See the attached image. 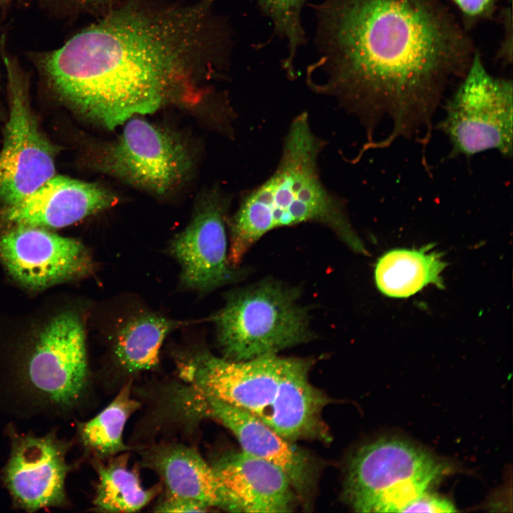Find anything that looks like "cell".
Instances as JSON below:
<instances>
[{"label": "cell", "mask_w": 513, "mask_h": 513, "mask_svg": "<svg viewBox=\"0 0 513 513\" xmlns=\"http://www.w3.org/2000/svg\"><path fill=\"white\" fill-rule=\"evenodd\" d=\"M321 56L311 82L335 97L363 126L369 149L387 128L426 144L452 80L474 56L467 35L437 0H328L318 6Z\"/></svg>", "instance_id": "6da1fadb"}, {"label": "cell", "mask_w": 513, "mask_h": 513, "mask_svg": "<svg viewBox=\"0 0 513 513\" xmlns=\"http://www.w3.org/2000/svg\"><path fill=\"white\" fill-rule=\"evenodd\" d=\"M214 0L152 9L125 5L33 58L51 90L113 130L177 100L205 46Z\"/></svg>", "instance_id": "7a4b0ae2"}, {"label": "cell", "mask_w": 513, "mask_h": 513, "mask_svg": "<svg viewBox=\"0 0 513 513\" xmlns=\"http://www.w3.org/2000/svg\"><path fill=\"white\" fill-rule=\"evenodd\" d=\"M311 365L278 355L236 361L200 351L178 366L189 388L249 413L287 440L329 442L322 416L329 399L311 383Z\"/></svg>", "instance_id": "3957f363"}, {"label": "cell", "mask_w": 513, "mask_h": 513, "mask_svg": "<svg viewBox=\"0 0 513 513\" xmlns=\"http://www.w3.org/2000/svg\"><path fill=\"white\" fill-rule=\"evenodd\" d=\"M324 145L306 113L293 120L276 170L244 196L230 219L228 256L232 266L267 232L304 222L323 224L351 248L364 252L343 201L321 181L318 157Z\"/></svg>", "instance_id": "277c9868"}, {"label": "cell", "mask_w": 513, "mask_h": 513, "mask_svg": "<svg viewBox=\"0 0 513 513\" xmlns=\"http://www.w3.org/2000/svg\"><path fill=\"white\" fill-rule=\"evenodd\" d=\"M214 321L223 357L236 361L277 355L314 338L296 291L274 280L234 291Z\"/></svg>", "instance_id": "5b68a950"}, {"label": "cell", "mask_w": 513, "mask_h": 513, "mask_svg": "<svg viewBox=\"0 0 513 513\" xmlns=\"http://www.w3.org/2000/svg\"><path fill=\"white\" fill-rule=\"evenodd\" d=\"M442 467L414 445L380 438L361 447L347 469L343 497L358 512H403L427 492Z\"/></svg>", "instance_id": "8992f818"}, {"label": "cell", "mask_w": 513, "mask_h": 513, "mask_svg": "<svg viewBox=\"0 0 513 513\" xmlns=\"http://www.w3.org/2000/svg\"><path fill=\"white\" fill-rule=\"evenodd\" d=\"M513 86L511 80L492 76L478 53L446 101L437 128L447 138L450 157L496 150L513 154Z\"/></svg>", "instance_id": "52a82bcc"}, {"label": "cell", "mask_w": 513, "mask_h": 513, "mask_svg": "<svg viewBox=\"0 0 513 513\" xmlns=\"http://www.w3.org/2000/svg\"><path fill=\"white\" fill-rule=\"evenodd\" d=\"M126 122L116 138L90 149L88 165L154 195L176 188L192 166L185 144L171 132L144 119L133 117Z\"/></svg>", "instance_id": "ba28073f"}, {"label": "cell", "mask_w": 513, "mask_h": 513, "mask_svg": "<svg viewBox=\"0 0 513 513\" xmlns=\"http://www.w3.org/2000/svg\"><path fill=\"white\" fill-rule=\"evenodd\" d=\"M8 81L9 114L0 152V202L21 200L55 175V148L32 111L28 81L17 62L3 53Z\"/></svg>", "instance_id": "9c48e42d"}, {"label": "cell", "mask_w": 513, "mask_h": 513, "mask_svg": "<svg viewBox=\"0 0 513 513\" xmlns=\"http://www.w3.org/2000/svg\"><path fill=\"white\" fill-rule=\"evenodd\" d=\"M88 361L83 321L72 311L53 316L27 352L21 378L41 400L59 408L76 403L87 384Z\"/></svg>", "instance_id": "30bf717a"}, {"label": "cell", "mask_w": 513, "mask_h": 513, "mask_svg": "<svg viewBox=\"0 0 513 513\" xmlns=\"http://www.w3.org/2000/svg\"><path fill=\"white\" fill-rule=\"evenodd\" d=\"M175 406L189 418H209L230 430L242 450L280 467L297 496L307 499L314 489L315 465L311 456L260 420L237 407L189 388L180 390Z\"/></svg>", "instance_id": "8fae6325"}, {"label": "cell", "mask_w": 513, "mask_h": 513, "mask_svg": "<svg viewBox=\"0 0 513 513\" xmlns=\"http://www.w3.org/2000/svg\"><path fill=\"white\" fill-rule=\"evenodd\" d=\"M0 259L18 283L33 290L83 277L93 268L79 241L38 227H15L2 235Z\"/></svg>", "instance_id": "7c38bea8"}, {"label": "cell", "mask_w": 513, "mask_h": 513, "mask_svg": "<svg viewBox=\"0 0 513 513\" xmlns=\"http://www.w3.org/2000/svg\"><path fill=\"white\" fill-rule=\"evenodd\" d=\"M227 205L218 193L212 195L171 242L170 251L180 265L181 281L188 288L211 291L237 276L229 261Z\"/></svg>", "instance_id": "4fadbf2b"}, {"label": "cell", "mask_w": 513, "mask_h": 513, "mask_svg": "<svg viewBox=\"0 0 513 513\" xmlns=\"http://www.w3.org/2000/svg\"><path fill=\"white\" fill-rule=\"evenodd\" d=\"M66 450L52 434L14 439L4 479L18 507L32 512L64 504Z\"/></svg>", "instance_id": "5bb4252c"}, {"label": "cell", "mask_w": 513, "mask_h": 513, "mask_svg": "<svg viewBox=\"0 0 513 513\" xmlns=\"http://www.w3.org/2000/svg\"><path fill=\"white\" fill-rule=\"evenodd\" d=\"M117 200L98 183L54 175L21 200L4 206L0 217L15 227L61 228L110 208Z\"/></svg>", "instance_id": "9a60e30c"}, {"label": "cell", "mask_w": 513, "mask_h": 513, "mask_svg": "<svg viewBox=\"0 0 513 513\" xmlns=\"http://www.w3.org/2000/svg\"><path fill=\"white\" fill-rule=\"evenodd\" d=\"M212 467L234 512L293 510L297 495L287 475L276 465L242 450L222 457Z\"/></svg>", "instance_id": "2e32d148"}, {"label": "cell", "mask_w": 513, "mask_h": 513, "mask_svg": "<svg viewBox=\"0 0 513 513\" xmlns=\"http://www.w3.org/2000/svg\"><path fill=\"white\" fill-rule=\"evenodd\" d=\"M149 466L160 476L165 495L190 500L207 507L233 512L213 467L193 447L168 445L150 450Z\"/></svg>", "instance_id": "e0dca14e"}, {"label": "cell", "mask_w": 513, "mask_h": 513, "mask_svg": "<svg viewBox=\"0 0 513 513\" xmlns=\"http://www.w3.org/2000/svg\"><path fill=\"white\" fill-rule=\"evenodd\" d=\"M445 263L429 246L420 249H395L383 255L375 269L378 289L384 295L406 298L425 286H443Z\"/></svg>", "instance_id": "ac0fdd59"}, {"label": "cell", "mask_w": 513, "mask_h": 513, "mask_svg": "<svg viewBox=\"0 0 513 513\" xmlns=\"http://www.w3.org/2000/svg\"><path fill=\"white\" fill-rule=\"evenodd\" d=\"M97 470L98 483L93 500L97 511L136 512L147 505L161 489L160 485L145 488L138 473L128 467L126 455L99 464Z\"/></svg>", "instance_id": "d6986e66"}, {"label": "cell", "mask_w": 513, "mask_h": 513, "mask_svg": "<svg viewBox=\"0 0 513 513\" xmlns=\"http://www.w3.org/2000/svg\"><path fill=\"white\" fill-rule=\"evenodd\" d=\"M177 321L155 315H142L128 321L118 335L115 355L130 373L148 370L159 363L160 351Z\"/></svg>", "instance_id": "ffe728a7"}, {"label": "cell", "mask_w": 513, "mask_h": 513, "mask_svg": "<svg viewBox=\"0 0 513 513\" xmlns=\"http://www.w3.org/2000/svg\"><path fill=\"white\" fill-rule=\"evenodd\" d=\"M140 407V403L132 396L130 383L125 385L98 414L80 424L79 435L84 446L103 457L126 450L123 437L125 426Z\"/></svg>", "instance_id": "44dd1931"}, {"label": "cell", "mask_w": 513, "mask_h": 513, "mask_svg": "<svg viewBox=\"0 0 513 513\" xmlns=\"http://www.w3.org/2000/svg\"><path fill=\"white\" fill-rule=\"evenodd\" d=\"M306 1L259 0L263 11L273 22L275 32L286 42L289 53L284 67L291 76L296 55L305 40L301 11Z\"/></svg>", "instance_id": "7402d4cb"}, {"label": "cell", "mask_w": 513, "mask_h": 513, "mask_svg": "<svg viewBox=\"0 0 513 513\" xmlns=\"http://www.w3.org/2000/svg\"><path fill=\"white\" fill-rule=\"evenodd\" d=\"M455 512V507L450 500L425 492L408 504L403 512L434 513Z\"/></svg>", "instance_id": "603a6c76"}, {"label": "cell", "mask_w": 513, "mask_h": 513, "mask_svg": "<svg viewBox=\"0 0 513 513\" xmlns=\"http://www.w3.org/2000/svg\"><path fill=\"white\" fill-rule=\"evenodd\" d=\"M155 511L160 512H204L209 510L197 502L165 495L156 506Z\"/></svg>", "instance_id": "cb8c5ba5"}, {"label": "cell", "mask_w": 513, "mask_h": 513, "mask_svg": "<svg viewBox=\"0 0 513 513\" xmlns=\"http://www.w3.org/2000/svg\"><path fill=\"white\" fill-rule=\"evenodd\" d=\"M494 0H453L458 9L467 16L479 17L487 11Z\"/></svg>", "instance_id": "d4e9b609"}, {"label": "cell", "mask_w": 513, "mask_h": 513, "mask_svg": "<svg viewBox=\"0 0 513 513\" xmlns=\"http://www.w3.org/2000/svg\"><path fill=\"white\" fill-rule=\"evenodd\" d=\"M79 1H82V2H85V3H86V2H91V1H96V0H79Z\"/></svg>", "instance_id": "484cf974"}, {"label": "cell", "mask_w": 513, "mask_h": 513, "mask_svg": "<svg viewBox=\"0 0 513 513\" xmlns=\"http://www.w3.org/2000/svg\"><path fill=\"white\" fill-rule=\"evenodd\" d=\"M6 1H7V0H0V3Z\"/></svg>", "instance_id": "4316f807"}]
</instances>
